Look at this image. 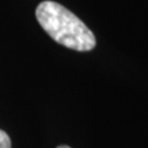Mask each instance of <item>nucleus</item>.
<instances>
[{
	"label": "nucleus",
	"mask_w": 148,
	"mask_h": 148,
	"mask_svg": "<svg viewBox=\"0 0 148 148\" xmlns=\"http://www.w3.org/2000/svg\"><path fill=\"white\" fill-rule=\"evenodd\" d=\"M0 148H11L10 137L3 130H0Z\"/></svg>",
	"instance_id": "2"
},
{
	"label": "nucleus",
	"mask_w": 148,
	"mask_h": 148,
	"mask_svg": "<svg viewBox=\"0 0 148 148\" xmlns=\"http://www.w3.org/2000/svg\"><path fill=\"white\" fill-rule=\"evenodd\" d=\"M36 17L41 27L64 47L86 52L96 46L91 30L61 4L51 0L42 1L36 9Z\"/></svg>",
	"instance_id": "1"
},
{
	"label": "nucleus",
	"mask_w": 148,
	"mask_h": 148,
	"mask_svg": "<svg viewBox=\"0 0 148 148\" xmlns=\"http://www.w3.org/2000/svg\"><path fill=\"white\" fill-rule=\"evenodd\" d=\"M57 148H71V147H68V146H59V147H57Z\"/></svg>",
	"instance_id": "3"
}]
</instances>
